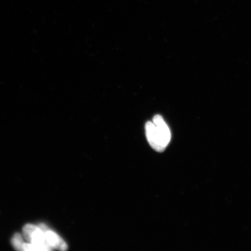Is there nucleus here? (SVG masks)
<instances>
[{
    "mask_svg": "<svg viewBox=\"0 0 251 251\" xmlns=\"http://www.w3.org/2000/svg\"><path fill=\"white\" fill-rule=\"evenodd\" d=\"M146 133L150 145L156 151H164L170 143V129L161 115H155L153 122H147Z\"/></svg>",
    "mask_w": 251,
    "mask_h": 251,
    "instance_id": "nucleus-1",
    "label": "nucleus"
},
{
    "mask_svg": "<svg viewBox=\"0 0 251 251\" xmlns=\"http://www.w3.org/2000/svg\"><path fill=\"white\" fill-rule=\"evenodd\" d=\"M23 234L28 242L45 247L49 251L52 249L47 243L45 232L35 225L27 224L23 228Z\"/></svg>",
    "mask_w": 251,
    "mask_h": 251,
    "instance_id": "nucleus-2",
    "label": "nucleus"
},
{
    "mask_svg": "<svg viewBox=\"0 0 251 251\" xmlns=\"http://www.w3.org/2000/svg\"><path fill=\"white\" fill-rule=\"evenodd\" d=\"M45 232L47 244L52 250L56 249L60 251L68 250V245L62 238L51 230H50L45 225L41 224L39 226Z\"/></svg>",
    "mask_w": 251,
    "mask_h": 251,
    "instance_id": "nucleus-3",
    "label": "nucleus"
},
{
    "mask_svg": "<svg viewBox=\"0 0 251 251\" xmlns=\"http://www.w3.org/2000/svg\"><path fill=\"white\" fill-rule=\"evenodd\" d=\"M12 246L16 250L24 251V241L23 236L20 233H16L11 240Z\"/></svg>",
    "mask_w": 251,
    "mask_h": 251,
    "instance_id": "nucleus-4",
    "label": "nucleus"
},
{
    "mask_svg": "<svg viewBox=\"0 0 251 251\" xmlns=\"http://www.w3.org/2000/svg\"><path fill=\"white\" fill-rule=\"evenodd\" d=\"M24 251H49L46 247L39 246V245L32 243H25L24 246Z\"/></svg>",
    "mask_w": 251,
    "mask_h": 251,
    "instance_id": "nucleus-5",
    "label": "nucleus"
}]
</instances>
